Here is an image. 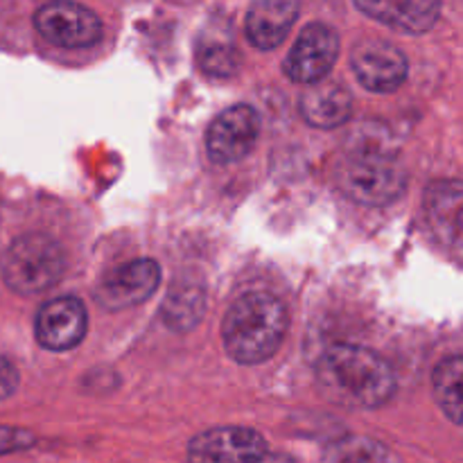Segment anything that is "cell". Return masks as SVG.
I'll list each match as a JSON object with an SVG mask.
<instances>
[{"instance_id": "obj_1", "label": "cell", "mask_w": 463, "mask_h": 463, "mask_svg": "<svg viewBox=\"0 0 463 463\" xmlns=\"http://www.w3.org/2000/svg\"><path fill=\"white\" fill-rule=\"evenodd\" d=\"M317 383L339 405L373 410L396 392L392 366L362 346L337 344L317 362Z\"/></svg>"}, {"instance_id": "obj_2", "label": "cell", "mask_w": 463, "mask_h": 463, "mask_svg": "<svg viewBox=\"0 0 463 463\" xmlns=\"http://www.w3.org/2000/svg\"><path fill=\"white\" fill-rule=\"evenodd\" d=\"M288 333V310L269 292H249L226 312L222 337L224 348L240 364L269 360Z\"/></svg>"}, {"instance_id": "obj_3", "label": "cell", "mask_w": 463, "mask_h": 463, "mask_svg": "<svg viewBox=\"0 0 463 463\" xmlns=\"http://www.w3.org/2000/svg\"><path fill=\"white\" fill-rule=\"evenodd\" d=\"M337 185L346 197L364 206H387L396 202L407 185V172L392 152L360 147L337 167Z\"/></svg>"}, {"instance_id": "obj_4", "label": "cell", "mask_w": 463, "mask_h": 463, "mask_svg": "<svg viewBox=\"0 0 463 463\" xmlns=\"http://www.w3.org/2000/svg\"><path fill=\"white\" fill-rule=\"evenodd\" d=\"M61 247L43 233H30L14 240L3 260V276L9 289L21 297H34L54 288L63 276Z\"/></svg>"}, {"instance_id": "obj_5", "label": "cell", "mask_w": 463, "mask_h": 463, "mask_svg": "<svg viewBox=\"0 0 463 463\" xmlns=\"http://www.w3.org/2000/svg\"><path fill=\"white\" fill-rule=\"evenodd\" d=\"M36 30L43 39L59 48H86L98 43L102 36V23L84 5L72 0H50L36 12Z\"/></svg>"}, {"instance_id": "obj_6", "label": "cell", "mask_w": 463, "mask_h": 463, "mask_svg": "<svg viewBox=\"0 0 463 463\" xmlns=\"http://www.w3.org/2000/svg\"><path fill=\"white\" fill-rule=\"evenodd\" d=\"M339 54V39L335 30L326 23H310L303 27L301 36L289 50L283 63L285 75L297 84H315L321 81L335 66Z\"/></svg>"}, {"instance_id": "obj_7", "label": "cell", "mask_w": 463, "mask_h": 463, "mask_svg": "<svg viewBox=\"0 0 463 463\" xmlns=\"http://www.w3.org/2000/svg\"><path fill=\"white\" fill-rule=\"evenodd\" d=\"M260 136V116L249 104H235L215 118L206 136L208 156L220 165L247 156Z\"/></svg>"}, {"instance_id": "obj_8", "label": "cell", "mask_w": 463, "mask_h": 463, "mask_svg": "<svg viewBox=\"0 0 463 463\" xmlns=\"http://www.w3.org/2000/svg\"><path fill=\"white\" fill-rule=\"evenodd\" d=\"M267 452L265 439L247 428H215L194 437L190 463H253Z\"/></svg>"}, {"instance_id": "obj_9", "label": "cell", "mask_w": 463, "mask_h": 463, "mask_svg": "<svg viewBox=\"0 0 463 463\" xmlns=\"http://www.w3.org/2000/svg\"><path fill=\"white\" fill-rule=\"evenodd\" d=\"M158 280H161V269L156 262L140 258L109 271L95 288V298L107 310H125L152 297Z\"/></svg>"}, {"instance_id": "obj_10", "label": "cell", "mask_w": 463, "mask_h": 463, "mask_svg": "<svg viewBox=\"0 0 463 463\" xmlns=\"http://www.w3.org/2000/svg\"><path fill=\"white\" fill-rule=\"evenodd\" d=\"M351 63L357 81L373 93H392L407 80L405 54L387 41H362L353 50Z\"/></svg>"}, {"instance_id": "obj_11", "label": "cell", "mask_w": 463, "mask_h": 463, "mask_svg": "<svg viewBox=\"0 0 463 463\" xmlns=\"http://www.w3.org/2000/svg\"><path fill=\"white\" fill-rule=\"evenodd\" d=\"M34 330L39 344L48 351H71L86 333L84 303L75 297L52 298L36 315Z\"/></svg>"}, {"instance_id": "obj_12", "label": "cell", "mask_w": 463, "mask_h": 463, "mask_svg": "<svg viewBox=\"0 0 463 463\" xmlns=\"http://www.w3.org/2000/svg\"><path fill=\"white\" fill-rule=\"evenodd\" d=\"M366 16L407 34H423L441 14V0H353Z\"/></svg>"}, {"instance_id": "obj_13", "label": "cell", "mask_w": 463, "mask_h": 463, "mask_svg": "<svg viewBox=\"0 0 463 463\" xmlns=\"http://www.w3.org/2000/svg\"><path fill=\"white\" fill-rule=\"evenodd\" d=\"M298 0H256L247 14V36L258 50H274L297 23Z\"/></svg>"}, {"instance_id": "obj_14", "label": "cell", "mask_w": 463, "mask_h": 463, "mask_svg": "<svg viewBox=\"0 0 463 463\" xmlns=\"http://www.w3.org/2000/svg\"><path fill=\"white\" fill-rule=\"evenodd\" d=\"M301 116L307 125L319 129H333L344 125L353 113V98L346 86L337 81H315V86L301 95Z\"/></svg>"}, {"instance_id": "obj_15", "label": "cell", "mask_w": 463, "mask_h": 463, "mask_svg": "<svg viewBox=\"0 0 463 463\" xmlns=\"http://www.w3.org/2000/svg\"><path fill=\"white\" fill-rule=\"evenodd\" d=\"M425 211L430 224L446 244H461V184L459 181H441L425 193Z\"/></svg>"}, {"instance_id": "obj_16", "label": "cell", "mask_w": 463, "mask_h": 463, "mask_svg": "<svg viewBox=\"0 0 463 463\" xmlns=\"http://www.w3.org/2000/svg\"><path fill=\"white\" fill-rule=\"evenodd\" d=\"M461 383H463V362L459 355L446 357L441 364L434 371V393L441 405L443 414L452 420L455 425H461L463 420V396H461Z\"/></svg>"}, {"instance_id": "obj_17", "label": "cell", "mask_w": 463, "mask_h": 463, "mask_svg": "<svg viewBox=\"0 0 463 463\" xmlns=\"http://www.w3.org/2000/svg\"><path fill=\"white\" fill-rule=\"evenodd\" d=\"M321 463H396V457L375 439L346 437L326 448Z\"/></svg>"}, {"instance_id": "obj_18", "label": "cell", "mask_w": 463, "mask_h": 463, "mask_svg": "<svg viewBox=\"0 0 463 463\" xmlns=\"http://www.w3.org/2000/svg\"><path fill=\"white\" fill-rule=\"evenodd\" d=\"M203 301L206 298H203V289L199 285H181V288L172 289L163 306L165 324L175 330H190L202 319L203 307H206Z\"/></svg>"}, {"instance_id": "obj_19", "label": "cell", "mask_w": 463, "mask_h": 463, "mask_svg": "<svg viewBox=\"0 0 463 463\" xmlns=\"http://www.w3.org/2000/svg\"><path fill=\"white\" fill-rule=\"evenodd\" d=\"M199 66L213 77H231L240 68V52L231 41L208 36L199 43Z\"/></svg>"}, {"instance_id": "obj_20", "label": "cell", "mask_w": 463, "mask_h": 463, "mask_svg": "<svg viewBox=\"0 0 463 463\" xmlns=\"http://www.w3.org/2000/svg\"><path fill=\"white\" fill-rule=\"evenodd\" d=\"M32 443H34V437H32L30 432H25V430L0 425V455L25 450Z\"/></svg>"}, {"instance_id": "obj_21", "label": "cell", "mask_w": 463, "mask_h": 463, "mask_svg": "<svg viewBox=\"0 0 463 463\" xmlns=\"http://www.w3.org/2000/svg\"><path fill=\"white\" fill-rule=\"evenodd\" d=\"M18 387V371L9 360L0 357V401L12 396Z\"/></svg>"}, {"instance_id": "obj_22", "label": "cell", "mask_w": 463, "mask_h": 463, "mask_svg": "<svg viewBox=\"0 0 463 463\" xmlns=\"http://www.w3.org/2000/svg\"><path fill=\"white\" fill-rule=\"evenodd\" d=\"M253 463H297L292 457H285V455H262L260 459H256Z\"/></svg>"}]
</instances>
